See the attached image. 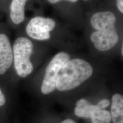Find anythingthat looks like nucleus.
I'll return each mask as SVG.
<instances>
[{"instance_id": "obj_1", "label": "nucleus", "mask_w": 123, "mask_h": 123, "mask_svg": "<svg viewBox=\"0 0 123 123\" xmlns=\"http://www.w3.org/2000/svg\"><path fill=\"white\" fill-rule=\"evenodd\" d=\"M93 73L91 64L82 59L69 60L58 74L56 88L61 91L76 88L88 79Z\"/></svg>"}, {"instance_id": "obj_2", "label": "nucleus", "mask_w": 123, "mask_h": 123, "mask_svg": "<svg viewBox=\"0 0 123 123\" xmlns=\"http://www.w3.org/2000/svg\"><path fill=\"white\" fill-rule=\"evenodd\" d=\"M33 44L28 38L19 37L15 40L13 46V64L17 74L25 78L33 71L30 56L33 53Z\"/></svg>"}, {"instance_id": "obj_3", "label": "nucleus", "mask_w": 123, "mask_h": 123, "mask_svg": "<svg viewBox=\"0 0 123 123\" xmlns=\"http://www.w3.org/2000/svg\"><path fill=\"white\" fill-rule=\"evenodd\" d=\"M69 60L70 55L64 52L58 53L53 58L46 69L41 87V91L43 94H49L55 90L60 71Z\"/></svg>"}, {"instance_id": "obj_4", "label": "nucleus", "mask_w": 123, "mask_h": 123, "mask_svg": "<svg viewBox=\"0 0 123 123\" xmlns=\"http://www.w3.org/2000/svg\"><path fill=\"white\" fill-rule=\"evenodd\" d=\"M55 25L56 23L51 18L36 17L29 21L26 30L33 39L44 41L50 39V32L54 29Z\"/></svg>"}, {"instance_id": "obj_5", "label": "nucleus", "mask_w": 123, "mask_h": 123, "mask_svg": "<svg viewBox=\"0 0 123 123\" xmlns=\"http://www.w3.org/2000/svg\"><path fill=\"white\" fill-rule=\"evenodd\" d=\"M90 39L96 49L100 51L110 50L117 43L119 35L116 27L96 31L91 35Z\"/></svg>"}, {"instance_id": "obj_6", "label": "nucleus", "mask_w": 123, "mask_h": 123, "mask_svg": "<svg viewBox=\"0 0 123 123\" xmlns=\"http://www.w3.org/2000/svg\"><path fill=\"white\" fill-rule=\"evenodd\" d=\"M13 63V51L10 39L6 34L0 33V75H4Z\"/></svg>"}, {"instance_id": "obj_7", "label": "nucleus", "mask_w": 123, "mask_h": 123, "mask_svg": "<svg viewBox=\"0 0 123 123\" xmlns=\"http://www.w3.org/2000/svg\"><path fill=\"white\" fill-rule=\"evenodd\" d=\"M116 17L111 12H101L92 15L91 24L97 31L115 27Z\"/></svg>"}, {"instance_id": "obj_8", "label": "nucleus", "mask_w": 123, "mask_h": 123, "mask_svg": "<svg viewBox=\"0 0 123 123\" xmlns=\"http://www.w3.org/2000/svg\"><path fill=\"white\" fill-rule=\"evenodd\" d=\"M27 0H12L10 6V18L15 25H19L25 19V6Z\"/></svg>"}, {"instance_id": "obj_9", "label": "nucleus", "mask_w": 123, "mask_h": 123, "mask_svg": "<svg viewBox=\"0 0 123 123\" xmlns=\"http://www.w3.org/2000/svg\"><path fill=\"white\" fill-rule=\"evenodd\" d=\"M91 119V123H111L110 112L104 109H100L96 105L91 104L87 113V119Z\"/></svg>"}, {"instance_id": "obj_10", "label": "nucleus", "mask_w": 123, "mask_h": 123, "mask_svg": "<svg viewBox=\"0 0 123 123\" xmlns=\"http://www.w3.org/2000/svg\"><path fill=\"white\" fill-rule=\"evenodd\" d=\"M111 120L113 123H123V97L119 93H116L112 97Z\"/></svg>"}, {"instance_id": "obj_11", "label": "nucleus", "mask_w": 123, "mask_h": 123, "mask_svg": "<svg viewBox=\"0 0 123 123\" xmlns=\"http://www.w3.org/2000/svg\"><path fill=\"white\" fill-rule=\"evenodd\" d=\"M110 102L108 100L103 99L100 101H99L98 104H96V106L100 109H104L108 107L110 105Z\"/></svg>"}, {"instance_id": "obj_12", "label": "nucleus", "mask_w": 123, "mask_h": 123, "mask_svg": "<svg viewBox=\"0 0 123 123\" xmlns=\"http://www.w3.org/2000/svg\"><path fill=\"white\" fill-rule=\"evenodd\" d=\"M6 103V98L5 96L3 93L2 90L0 88V107H2Z\"/></svg>"}, {"instance_id": "obj_13", "label": "nucleus", "mask_w": 123, "mask_h": 123, "mask_svg": "<svg viewBox=\"0 0 123 123\" xmlns=\"http://www.w3.org/2000/svg\"><path fill=\"white\" fill-rule=\"evenodd\" d=\"M118 9L121 13H123V0H116Z\"/></svg>"}, {"instance_id": "obj_14", "label": "nucleus", "mask_w": 123, "mask_h": 123, "mask_svg": "<svg viewBox=\"0 0 123 123\" xmlns=\"http://www.w3.org/2000/svg\"><path fill=\"white\" fill-rule=\"evenodd\" d=\"M48 1L52 4H56V3H58L62 1H64V0H48ZM65 1H68L71 2H76L78 0H65Z\"/></svg>"}, {"instance_id": "obj_15", "label": "nucleus", "mask_w": 123, "mask_h": 123, "mask_svg": "<svg viewBox=\"0 0 123 123\" xmlns=\"http://www.w3.org/2000/svg\"><path fill=\"white\" fill-rule=\"evenodd\" d=\"M61 123H76L74 121L71 119H66L64 121H63Z\"/></svg>"}, {"instance_id": "obj_16", "label": "nucleus", "mask_w": 123, "mask_h": 123, "mask_svg": "<svg viewBox=\"0 0 123 123\" xmlns=\"http://www.w3.org/2000/svg\"><path fill=\"white\" fill-rule=\"evenodd\" d=\"M85 1H87V0H85Z\"/></svg>"}]
</instances>
